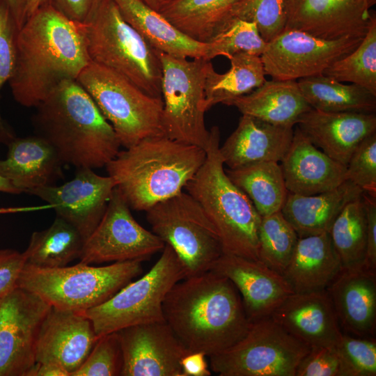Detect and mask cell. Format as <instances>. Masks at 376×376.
Instances as JSON below:
<instances>
[{"label": "cell", "instance_id": "cell-1", "mask_svg": "<svg viewBox=\"0 0 376 376\" xmlns=\"http://www.w3.org/2000/svg\"><path fill=\"white\" fill-rule=\"evenodd\" d=\"M90 62L83 24L47 3L19 30L8 81L13 97L24 107H36L63 81L77 80Z\"/></svg>", "mask_w": 376, "mask_h": 376}, {"label": "cell", "instance_id": "cell-2", "mask_svg": "<svg viewBox=\"0 0 376 376\" xmlns=\"http://www.w3.org/2000/svg\"><path fill=\"white\" fill-rule=\"evenodd\" d=\"M163 315L189 352L208 357L235 344L251 324L235 285L212 270L177 282L163 301Z\"/></svg>", "mask_w": 376, "mask_h": 376}, {"label": "cell", "instance_id": "cell-3", "mask_svg": "<svg viewBox=\"0 0 376 376\" xmlns=\"http://www.w3.org/2000/svg\"><path fill=\"white\" fill-rule=\"evenodd\" d=\"M36 107V135L52 146L63 164L101 168L120 151L113 128L77 80L63 81Z\"/></svg>", "mask_w": 376, "mask_h": 376}, {"label": "cell", "instance_id": "cell-4", "mask_svg": "<svg viewBox=\"0 0 376 376\" xmlns=\"http://www.w3.org/2000/svg\"><path fill=\"white\" fill-rule=\"evenodd\" d=\"M205 157L200 147L159 135L120 150L106 168L130 207L146 212L182 192Z\"/></svg>", "mask_w": 376, "mask_h": 376}, {"label": "cell", "instance_id": "cell-5", "mask_svg": "<svg viewBox=\"0 0 376 376\" xmlns=\"http://www.w3.org/2000/svg\"><path fill=\"white\" fill-rule=\"evenodd\" d=\"M220 132L210 130L205 159L185 189L217 229L223 253L259 260L261 216L249 197L228 178L219 152Z\"/></svg>", "mask_w": 376, "mask_h": 376}, {"label": "cell", "instance_id": "cell-6", "mask_svg": "<svg viewBox=\"0 0 376 376\" xmlns=\"http://www.w3.org/2000/svg\"><path fill=\"white\" fill-rule=\"evenodd\" d=\"M83 26L91 61L162 98L159 51L124 19L113 0H102Z\"/></svg>", "mask_w": 376, "mask_h": 376}, {"label": "cell", "instance_id": "cell-7", "mask_svg": "<svg viewBox=\"0 0 376 376\" xmlns=\"http://www.w3.org/2000/svg\"><path fill=\"white\" fill-rule=\"evenodd\" d=\"M141 261L127 260L94 267L42 268L26 264L17 287L31 292L52 307L82 312L114 295L142 272Z\"/></svg>", "mask_w": 376, "mask_h": 376}, {"label": "cell", "instance_id": "cell-8", "mask_svg": "<svg viewBox=\"0 0 376 376\" xmlns=\"http://www.w3.org/2000/svg\"><path fill=\"white\" fill-rule=\"evenodd\" d=\"M77 81L113 128L120 146L164 135L163 101L145 93L122 75L91 61Z\"/></svg>", "mask_w": 376, "mask_h": 376}, {"label": "cell", "instance_id": "cell-9", "mask_svg": "<svg viewBox=\"0 0 376 376\" xmlns=\"http://www.w3.org/2000/svg\"><path fill=\"white\" fill-rule=\"evenodd\" d=\"M185 277L178 255L165 244L160 258L145 275L104 303L81 313L91 320L99 337L133 325L164 321L166 295Z\"/></svg>", "mask_w": 376, "mask_h": 376}, {"label": "cell", "instance_id": "cell-10", "mask_svg": "<svg viewBox=\"0 0 376 376\" xmlns=\"http://www.w3.org/2000/svg\"><path fill=\"white\" fill-rule=\"evenodd\" d=\"M162 63V125L164 135L205 150L210 138L205 113V83L211 61L159 52Z\"/></svg>", "mask_w": 376, "mask_h": 376}, {"label": "cell", "instance_id": "cell-11", "mask_svg": "<svg viewBox=\"0 0 376 376\" xmlns=\"http://www.w3.org/2000/svg\"><path fill=\"white\" fill-rule=\"evenodd\" d=\"M152 232L180 258L186 277L212 269L223 253L216 228L187 192L159 202L146 211Z\"/></svg>", "mask_w": 376, "mask_h": 376}, {"label": "cell", "instance_id": "cell-12", "mask_svg": "<svg viewBox=\"0 0 376 376\" xmlns=\"http://www.w3.org/2000/svg\"><path fill=\"white\" fill-rule=\"evenodd\" d=\"M310 349L268 317L251 322L241 340L210 356V368L220 376H295Z\"/></svg>", "mask_w": 376, "mask_h": 376}, {"label": "cell", "instance_id": "cell-13", "mask_svg": "<svg viewBox=\"0 0 376 376\" xmlns=\"http://www.w3.org/2000/svg\"><path fill=\"white\" fill-rule=\"evenodd\" d=\"M165 243L141 226L116 187L100 223L85 240L79 261L86 264L127 260L144 261L159 251Z\"/></svg>", "mask_w": 376, "mask_h": 376}, {"label": "cell", "instance_id": "cell-14", "mask_svg": "<svg viewBox=\"0 0 376 376\" xmlns=\"http://www.w3.org/2000/svg\"><path fill=\"white\" fill-rule=\"evenodd\" d=\"M363 38L327 40L308 33L285 29L266 44L260 55L266 75L292 80L322 75L336 61L352 52Z\"/></svg>", "mask_w": 376, "mask_h": 376}, {"label": "cell", "instance_id": "cell-15", "mask_svg": "<svg viewBox=\"0 0 376 376\" xmlns=\"http://www.w3.org/2000/svg\"><path fill=\"white\" fill-rule=\"evenodd\" d=\"M51 308L18 287L0 297V376H26L36 363L38 334Z\"/></svg>", "mask_w": 376, "mask_h": 376}, {"label": "cell", "instance_id": "cell-16", "mask_svg": "<svg viewBox=\"0 0 376 376\" xmlns=\"http://www.w3.org/2000/svg\"><path fill=\"white\" fill-rule=\"evenodd\" d=\"M116 183L90 168H77L74 178L59 186L29 190L53 207L58 217L74 226L85 240L102 219Z\"/></svg>", "mask_w": 376, "mask_h": 376}, {"label": "cell", "instance_id": "cell-17", "mask_svg": "<svg viewBox=\"0 0 376 376\" xmlns=\"http://www.w3.org/2000/svg\"><path fill=\"white\" fill-rule=\"evenodd\" d=\"M117 332L123 359L120 376H182L180 362L189 352L165 320Z\"/></svg>", "mask_w": 376, "mask_h": 376}, {"label": "cell", "instance_id": "cell-18", "mask_svg": "<svg viewBox=\"0 0 376 376\" xmlns=\"http://www.w3.org/2000/svg\"><path fill=\"white\" fill-rule=\"evenodd\" d=\"M285 29L327 40L363 38L375 15L363 0H285Z\"/></svg>", "mask_w": 376, "mask_h": 376}, {"label": "cell", "instance_id": "cell-19", "mask_svg": "<svg viewBox=\"0 0 376 376\" xmlns=\"http://www.w3.org/2000/svg\"><path fill=\"white\" fill-rule=\"evenodd\" d=\"M210 270L228 278L235 285L251 322L270 317L295 293L281 274L260 260L223 253Z\"/></svg>", "mask_w": 376, "mask_h": 376}, {"label": "cell", "instance_id": "cell-20", "mask_svg": "<svg viewBox=\"0 0 376 376\" xmlns=\"http://www.w3.org/2000/svg\"><path fill=\"white\" fill-rule=\"evenodd\" d=\"M99 336L81 312L52 307L38 337L36 362L61 366L71 374L84 362Z\"/></svg>", "mask_w": 376, "mask_h": 376}, {"label": "cell", "instance_id": "cell-21", "mask_svg": "<svg viewBox=\"0 0 376 376\" xmlns=\"http://www.w3.org/2000/svg\"><path fill=\"white\" fill-rule=\"evenodd\" d=\"M270 317L310 347H334L343 334L327 290L293 293Z\"/></svg>", "mask_w": 376, "mask_h": 376}, {"label": "cell", "instance_id": "cell-22", "mask_svg": "<svg viewBox=\"0 0 376 376\" xmlns=\"http://www.w3.org/2000/svg\"><path fill=\"white\" fill-rule=\"evenodd\" d=\"M297 127L314 146L345 166L360 143L376 133V115L311 109Z\"/></svg>", "mask_w": 376, "mask_h": 376}, {"label": "cell", "instance_id": "cell-23", "mask_svg": "<svg viewBox=\"0 0 376 376\" xmlns=\"http://www.w3.org/2000/svg\"><path fill=\"white\" fill-rule=\"evenodd\" d=\"M343 334L376 336V272L364 266L343 269L327 288Z\"/></svg>", "mask_w": 376, "mask_h": 376}, {"label": "cell", "instance_id": "cell-24", "mask_svg": "<svg viewBox=\"0 0 376 376\" xmlns=\"http://www.w3.org/2000/svg\"><path fill=\"white\" fill-rule=\"evenodd\" d=\"M279 163L286 188L292 194H318L346 181L345 166L314 146L297 127Z\"/></svg>", "mask_w": 376, "mask_h": 376}, {"label": "cell", "instance_id": "cell-25", "mask_svg": "<svg viewBox=\"0 0 376 376\" xmlns=\"http://www.w3.org/2000/svg\"><path fill=\"white\" fill-rule=\"evenodd\" d=\"M293 133V127L242 115L236 129L219 147V152L228 169L261 162H280L291 144Z\"/></svg>", "mask_w": 376, "mask_h": 376}, {"label": "cell", "instance_id": "cell-26", "mask_svg": "<svg viewBox=\"0 0 376 376\" xmlns=\"http://www.w3.org/2000/svg\"><path fill=\"white\" fill-rule=\"evenodd\" d=\"M7 144L6 157L0 159V176L22 193L53 185L62 176L63 163L40 136L14 137Z\"/></svg>", "mask_w": 376, "mask_h": 376}, {"label": "cell", "instance_id": "cell-27", "mask_svg": "<svg viewBox=\"0 0 376 376\" xmlns=\"http://www.w3.org/2000/svg\"><path fill=\"white\" fill-rule=\"evenodd\" d=\"M329 233L299 237L283 276L295 293L325 290L343 270Z\"/></svg>", "mask_w": 376, "mask_h": 376}, {"label": "cell", "instance_id": "cell-28", "mask_svg": "<svg viewBox=\"0 0 376 376\" xmlns=\"http://www.w3.org/2000/svg\"><path fill=\"white\" fill-rule=\"evenodd\" d=\"M363 191L350 181L314 195L288 193L281 210L299 237L329 233L343 207Z\"/></svg>", "mask_w": 376, "mask_h": 376}, {"label": "cell", "instance_id": "cell-29", "mask_svg": "<svg viewBox=\"0 0 376 376\" xmlns=\"http://www.w3.org/2000/svg\"><path fill=\"white\" fill-rule=\"evenodd\" d=\"M242 115H248L270 124L293 127L301 116L311 109L297 81L266 80L251 93L229 101Z\"/></svg>", "mask_w": 376, "mask_h": 376}, {"label": "cell", "instance_id": "cell-30", "mask_svg": "<svg viewBox=\"0 0 376 376\" xmlns=\"http://www.w3.org/2000/svg\"><path fill=\"white\" fill-rule=\"evenodd\" d=\"M124 19L158 51L207 59V43L188 37L143 0H113Z\"/></svg>", "mask_w": 376, "mask_h": 376}, {"label": "cell", "instance_id": "cell-31", "mask_svg": "<svg viewBox=\"0 0 376 376\" xmlns=\"http://www.w3.org/2000/svg\"><path fill=\"white\" fill-rule=\"evenodd\" d=\"M240 0H172L157 10L182 33L193 40L208 42L232 20Z\"/></svg>", "mask_w": 376, "mask_h": 376}, {"label": "cell", "instance_id": "cell-32", "mask_svg": "<svg viewBox=\"0 0 376 376\" xmlns=\"http://www.w3.org/2000/svg\"><path fill=\"white\" fill-rule=\"evenodd\" d=\"M225 171L261 217L281 210L289 191L279 162H261Z\"/></svg>", "mask_w": 376, "mask_h": 376}, {"label": "cell", "instance_id": "cell-33", "mask_svg": "<svg viewBox=\"0 0 376 376\" xmlns=\"http://www.w3.org/2000/svg\"><path fill=\"white\" fill-rule=\"evenodd\" d=\"M230 68L224 73L217 72L211 65L205 83V107L207 111L217 104L246 95L266 81L260 56L238 53L230 58Z\"/></svg>", "mask_w": 376, "mask_h": 376}, {"label": "cell", "instance_id": "cell-34", "mask_svg": "<svg viewBox=\"0 0 376 376\" xmlns=\"http://www.w3.org/2000/svg\"><path fill=\"white\" fill-rule=\"evenodd\" d=\"M299 88L312 109L325 112L373 113L376 95L354 84H345L320 75L297 80Z\"/></svg>", "mask_w": 376, "mask_h": 376}, {"label": "cell", "instance_id": "cell-35", "mask_svg": "<svg viewBox=\"0 0 376 376\" xmlns=\"http://www.w3.org/2000/svg\"><path fill=\"white\" fill-rule=\"evenodd\" d=\"M84 243L74 226L56 217L49 227L31 234L22 253L26 264L42 268L61 267L79 259Z\"/></svg>", "mask_w": 376, "mask_h": 376}, {"label": "cell", "instance_id": "cell-36", "mask_svg": "<svg viewBox=\"0 0 376 376\" xmlns=\"http://www.w3.org/2000/svg\"><path fill=\"white\" fill-rule=\"evenodd\" d=\"M366 224L362 194L349 202L334 221L329 233L343 269L363 266Z\"/></svg>", "mask_w": 376, "mask_h": 376}, {"label": "cell", "instance_id": "cell-37", "mask_svg": "<svg viewBox=\"0 0 376 376\" xmlns=\"http://www.w3.org/2000/svg\"><path fill=\"white\" fill-rule=\"evenodd\" d=\"M322 75L340 82L359 85L376 95V17L352 52L336 61Z\"/></svg>", "mask_w": 376, "mask_h": 376}, {"label": "cell", "instance_id": "cell-38", "mask_svg": "<svg viewBox=\"0 0 376 376\" xmlns=\"http://www.w3.org/2000/svg\"><path fill=\"white\" fill-rule=\"evenodd\" d=\"M259 260L283 275L299 237L281 211L261 217L258 228Z\"/></svg>", "mask_w": 376, "mask_h": 376}, {"label": "cell", "instance_id": "cell-39", "mask_svg": "<svg viewBox=\"0 0 376 376\" xmlns=\"http://www.w3.org/2000/svg\"><path fill=\"white\" fill-rule=\"evenodd\" d=\"M207 43V59L210 61L219 56L229 59L242 52L260 56L267 44L254 23L240 19L230 20Z\"/></svg>", "mask_w": 376, "mask_h": 376}, {"label": "cell", "instance_id": "cell-40", "mask_svg": "<svg viewBox=\"0 0 376 376\" xmlns=\"http://www.w3.org/2000/svg\"><path fill=\"white\" fill-rule=\"evenodd\" d=\"M231 19L254 23L267 43L285 29V0H240L233 9Z\"/></svg>", "mask_w": 376, "mask_h": 376}, {"label": "cell", "instance_id": "cell-41", "mask_svg": "<svg viewBox=\"0 0 376 376\" xmlns=\"http://www.w3.org/2000/svg\"><path fill=\"white\" fill-rule=\"evenodd\" d=\"M343 376L376 375V339L343 334L334 346Z\"/></svg>", "mask_w": 376, "mask_h": 376}, {"label": "cell", "instance_id": "cell-42", "mask_svg": "<svg viewBox=\"0 0 376 376\" xmlns=\"http://www.w3.org/2000/svg\"><path fill=\"white\" fill-rule=\"evenodd\" d=\"M123 365L117 331L100 336L81 366L70 376H118Z\"/></svg>", "mask_w": 376, "mask_h": 376}, {"label": "cell", "instance_id": "cell-43", "mask_svg": "<svg viewBox=\"0 0 376 376\" xmlns=\"http://www.w3.org/2000/svg\"><path fill=\"white\" fill-rule=\"evenodd\" d=\"M19 30L6 1L0 0V92L13 72ZM13 138V134L4 123L0 113V142L8 143Z\"/></svg>", "mask_w": 376, "mask_h": 376}, {"label": "cell", "instance_id": "cell-44", "mask_svg": "<svg viewBox=\"0 0 376 376\" xmlns=\"http://www.w3.org/2000/svg\"><path fill=\"white\" fill-rule=\"evenodd\" d=\"M345 172L346 180L376 197V133L357 146L345 166Z\"/></svg>", "mask_w": 376, "mask_h": 376}, {"label": "cell", "instance_id": "cell-45", "mask_svg": "<svg viewBox=\"0 0 376 376\" xmlns=\"http://www.w3.org/2000/svg\"><path fill=\"white\" fill-rule=\"evenodd\" d=\"M295 376H343L334 346L311 347L299 362Z\"/></svg>", "mask_w": 376, "mask_h": 376}, {"label": "cell", "instance_id": "cell-46", "mask_svg": "<svg viewBox=\"0 0 376 376\" xmlns=\"http://www.w3.org/2000/svg\"><path fill=\"white\" fill-rule=\"evenodd\" d=\"M25 263L23 253L12 249H0V297L17 288V279Z\"/></svg>", "mask_w": 376, "mask_h": 376}, {"label": "cell", "instance_id": "cell-47", "mask_svg": "<svg viewBox=\"0 0 376 376\" xmlns=\"http://www.w3.org/2000/svg\"><path fill=\"white\" fill-rule=\"evenodd\" d=\"M366 215V249L363 266L376 272V197L362 193Z\"/></svg>", "mask_w": 376, "mask_h": 376}, {"label": "cell", "instance_id": "cell-48", "mask_svg": "<svg viewBox=\"0 0 376 376\" xmlns=\"http://www.w3.org/2000/svg\"><path fill=\"white\" fill-rule=\"evenodd\" d=\"M102 0H50L59 12L70 19L84 24Z\"/></svg>", "mask_w": 376, "mask_h": 376}, {"label": "cell", "instance_id": "cell-49", "mask_svg": "<svg viewBox=\"0 0 376 376\" xmlns=\"http://www.w3.org/2000/svg\"><path fill=\"white\" fill-rule=\"evenodd\" d=\"M206 354L202 352H191L185 355L180 360L182 376H210L206 361Z\"/></svg>", "mask_w": 376, "mask_h": 376}, {"label": "cell", "instance_id": "cell-50", "mask_svg": "<svg viewBox=\"0 0 376 376\" xmlns=\"http://www.w3.org/2000/svg\"><path fill=\"white\" fill-rule=\"evenodd\" d=\"M26 376H70V373L59 365L48 362H36Z\"/></svg>", "mask_w": 376, "mask_h": 376}, {"label": "cell", "instance_id": "cell-51", "mask_svg": "<svg viewBox=\"0 0 376 376\" xmlns=\"http://www.w3.org/2000/svg\"><path fill=\"white\" fill-rule=\"evenodd\" d=\"M20 28L26 19L28 0H6Z\"/></svg>", "mask_w": 376, "mask_h": 376}, {"label": "cell", "instance_id": "cell-52", "mask_svg": "<svg viewBox=\"0 0 376 376\" xmlns=\"http://www.w3.org/2000/svg\"><path fill=\"white\" fill-rule=\"evenodd\" d=\"M49 2H50V0H28L26 7V19L40 7Z\"/></svg>", "mask_w": 376, "mask_h": 376}, {"label": "cell", "instance_id": "cell-53", "mask_svg": "<svg viewBox=\"0 0 376 376\" xmlns=\"http://www.w3.org/2000/svg\"><path fill=\"white\" fill-rule=\"evenodd\" d=\"M0 192L20 194L22 191L13 187L7 180L0 176Z\"/></svg>", "mask_w": 376, "mask_h": 376}, {"label": "cell", "instance_id": "cell-54", "mask_svg": "<svg viewBox=\"0 0 376 376\" xmlns=\"http://www.w3.org/2000/svg\"><path fill=\"white\" fill-rule=\"evenodd\" d=\"M144 2H146L149 6L152 8L153 9L158 10L160 6V0H143Z\"/></svg>", "mask_w": 376, "mask_h": 376}, {"label": "cell", "instance_id": "cell-55", "mask_svg": "<svg viewBox=\"0 0 376 376\" xmlns=\"http://www.w3.org/2000/svg\"><path fill=\"white\" fill-rule=\"evenodd\" d=\"M365 1H367L368 3H370L372 6H373L375 3V0H363Z\"/></svg>", "mask_w": 376, "mask_h": 376}, {"label": "cell", "instance_id": "cell-56", "mask_svg": "<svg viewBox=\"0 0 376 376\" xmlns=\"http://www.w3.org/2000/svg\"><path fill=\"white\" fill-rule=\"evenodd\" d=\"M172 0H160L161 5L167 2H169Z\"/></svg>", "mask_w": 376, "mask_h": 376}]
</instances>
